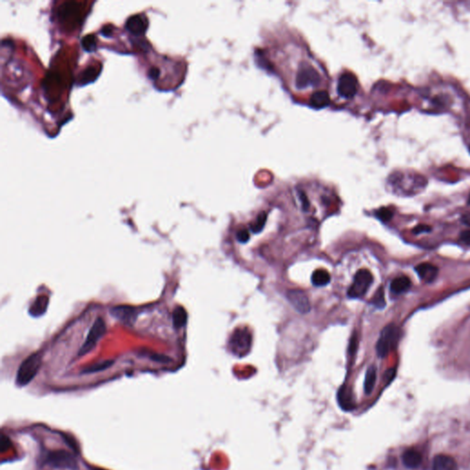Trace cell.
I'll return each instance as SVG.
<instances>
[{"mask_svg": "<svg viewBox=\"0 0 470 470\" xmlns=\"http://www.w3.org/2000/svg\"><path fill=\"white\" fill-rule=\"evenodd\" d=\"M41 366L42 356L40 354L34 352L28 356L19 366L16 376V384L19 387H25L30 384L37 375Z\"/></svg>", "mask_w": 470, "mask_h": 470, "instance_id": "1", "label": "cell"}, {"mask_svg": "<svg viewBox=\"0 0 470 470\" xmlns=\"http://www.w3.org/2000/svg\"><path fill=\"white\" fill-rule=\"evenodd\" d=\"M321 81L320 71L309 63H301L298 67L295 85L298 90H308L319 86Z\"/></svg>", "mask_w": 470, "mask_h": 470, "instance_id": "2", "label": "cell"}, {"mask_svg": "<svg viewBox=\"0 0 470 470\" xmlns=\"http://www.w3.org/2000/svg\"><path fill=\"white\" fill-rule=\"evenodd\" d=\"M400 338V329L394 324L386 325L381 331L379 338L376 344V355L384 358L395 348Z\"/></svg>", "mask_w": 470, "mask_h": 470, "instance_id": "3", "label": "cell"}, {"mask_svg": "<svg viewBox=\"0 0 470 470\" xmlns=\"http://www.w3.org/2000/svg\"><path fill=\"white\" fill-rule=\"evenodd\" d=\"M374 278L369 270L365 268L358 270L354 277L352 285L348 288L347 296L351 299L361 298L371 287Z\"/></svg>", "mask_w": 470, "mask_h": 470, "instance_id": "4", "label": "cell"}, {"mask_svg": "<svg viewBox=\"0 0 470 470\" xmlns=\"http://www.w3.org/2000/svg\"><path fill=\"white\" fill-rule=\"evenodd\" d=\"M230 349L236 356L243 357L249 352L252 346V335L246 328H238L231 334L230 339Z\"/></svg>", "mask_w": 470, "mask_h": 470, "instance_id": "5", "label": "cell"}, {"mask_svg": "<svg viewBox=\"0 0 470 470\" xmlns=\"http://www.w3.org/2000/svg\"><path fill=\"white\" fill-rule=\"evenodd\" d=\"M106 331H107V326H106L105 320L101 318L96 320L92 327L90 328L89 335L85 339V343H83V345L81 346L77 357H83L85 354L92 351L99 340L103 337L104 334H106Z\"/></svg>", "mask_w": 470, "mask_h": 470, "instance_id": "6", "label": "cell"}, {"mask_svg": "<svg viewBox=\"0 0 470 470\" xmlns=\"http://www.w3.org/2000/svg\"><path fill=\"white\" fill-rule=\"evenodd\" d=\"M46 463L53 467L62 469L75 470L77 468V462L69 452L66 450L50 451L46 455Z\"/></svg>", "mask_w": 470, "mask_h": 470, "instance_id": "7", "label": "cell"}, {"mask_svg": "<svg viewBox=\"0 0 470 470\" xmlns=\"http://www.w3.org/2000/svg\"><path fill=\"white\" fill-rule=\"evenodd\" d=\"M358 82L357 76L352 73H343L337 82V93L341 98L352 99L358 92Z\"/></svg>", "mask_w": 470, "mask_h": 470, "instance_id": "8", "label": "cell"}, {"mask_svg": "<svg viewBox=\"0 0 470 470\" xmlns=\"http://www.w3.org/2000/svg\"><path fill=\"white\" fill-rule=\"evenodd\" d=\"M287 301L293 308L301 314L310 312L311 310L309 297L301 289H290L287 292Z\"/></svg>", "mask_w": 470, "mask_h": 470, "instance_id": "9", "label": "cell"}, {"mask_svg": "<svg viewBox=\"0 0 470 470\" xmlns=\"http://www.w3.org/2000/svg\"><path fill=\"white\" fill-rule=\"evenodd\" d=\"M125 28L129 33L135 36L142 35L145 33L146 30L148 28L147 18L144 15H133L127 19Z\"/></svg>", "mask_w": 470, "mask_h": 470, "instance_id": "10", "label": "cell"}, {"mask_svg": "<svg viewBox=\"0 0 470 470\" xmlns=\"http://www.w3.org/2000/svg\"><path fill=\"white\" fill-rule=\"evenodd\" d=\"M110 313L118 320L124 321L125 324H132V320L136 319L137 312L134 308L131 306H116L110 310Z\"/></svg>", "mask_w": 470, "mask_h": 470, "instance_id": "11", "label": "cell"}, {"mask_svg": "<svg viewBox=\"0 0 470 470\" xmlns=\"http://www.w3.org/2000/svg\"><path fill=\"white\" fill-rule=\"evenodd\" d=\"M419 278L426 283L433 282L438 275V268L431 263H422L415 267Z\"/></svg>", "mask_w": 470, "mask_h": 470, "instance_id": "12", "label": "cell"}, {"mask_svg": "<svg viewBox=\"0 0 470 470\" xmlns=\"http://www.w3.org/2000/svg\"><path fill=\"white\" fill-rule=\"evenodd\" d=\"M433 470H457V464L452 456L437 455L433 458Z\"/></svg>", "mask_w": 470, "mask_h": 470, "instance_id": "13", "label": "cell"}, {"mask_svg": "<svg viewBox=\"0 0 470 470\" xmlns=\"http://www.w3.org/2000/svg\"><path fill=\"white\" fill-rule=\"evenodd\" d=\"M423 461V456L420 452L415 449H408L402 455V462L408 468H417Z\"/></svg>", "mask_w": 470, "mask_h": 470, "instance_id": "14", "label": "cell"}, {"mask_svg": "<svg viewBox=\"0 0 470 470\" xmlns=\"http://www.w3.org/2000/svg\"><path fill=\"white\" fill-rule=\"evenodd\" d=\"M48 305H49V298L47 296H44V295H41V296L38 297L37 299L32 304L30 310H28V313L33 317H35V318L36 317H41L46 312Z\"/></svg>", "mask_w": 470, "mask_h": 470, "instance_id": "15", "label": "cell"}, {"mask_svg": "<svg viewBox=\"0 0 470 470\" xmlns=\"http://www.w3.org/2000/svg\"><path fill=\"white\" fill-rule=\"evenodd\" d=\"M330 103V96L326 90H316L310 98V105L314 108H325Z\"/></svg>", "mask_w": 470, "mask_h": 470, "instance_id": "16", "label": "cell"}, {"mask_svg": "<svg viewBox=\"0 0 470 470\" xmlns=\"http://www.w3.org/2000/svg\"><path fill=\"white\" fill-rule=\"evenodd\" d=\"M412 286L410 279L408 277H399L396 278L390 283V291L397 295L403 294L405 292L409 290V287Z\"/></svg>", "mask_w": 470, "mask_h": 470, "instance_id": "17", "label": "cell"}, {"mask_svg": "<svg viewBox=\"0 0 470 470\" xmlns=\"http://www.w3.org/2000/svg\"><path fill=\"white\" fill-rule=\"evenodd\" d=\"M331 281V276L329 272L325 269H317L312 273L311 276V282L316 287H325L327 286Z\"/></svg>", "mask_w": 470, "mask_h": 470, "instance_id": "18", "label": "cell"}, {"mask_svg": "<svg viewBox=\"0 0 470 470\" xmlns=\"http://www.w3.org/2000/svg\"><path fill=\"white\" fill-rule=\"evenodd\" d=\"M188 321V313L182 306H178L173 311V325L175 329H180Z\"/></svg>", "mask_w": 470, "mask_h": 470, "instance_id": "19", "label": "cell"}, {"mask_svg": "<svg viewBox=\"0 0 470 470\" xmlns=\"http://www.w3.org/2000/svg\"><path fill=\"white\" fill-rule=\"evenodd\" d=\"M376 380V367L375 366H371L368 367V369L366 373V377H365V383H364V389L365 392L367 394H370L372 390L375 387Z\"/></svg>", "mask_w": 470, "mask_h": 470, "instance_id": "20", "label": "cell"}, {"mask_svg": "<svg viewBox=\"0 0 470 470\" xmlns=\"http://www.w3.org/2000/svg\"><path fill=\"white\" fill-rule=\"evenodd\" d=\"M113 364H114L113 360H106L103 362L98 363V364H95V365H92L90 367H86L85 369L82 371V373L83 374H93V373H97V372L103 371V370H106V369H108L111 366H113Z\"/></svg>", "mask_w": 470, "mask_h": 470, "instance_id": "21", "label": "cell"}, {"mask_svg": "<svg viewBox=\"0 0 470 470\" xmlns=\"http://www.w3.org/2000/svg\"><path fill=\"white\" fill-rule=\"evenodd\" d=\"M267 219H268V215L267 213L265 212H262L260 214H259L256 220L254 221V223L251 225V230L254 232V233H258L261 230H263V227L266 225V222H267Z\"/></svg>", "mask_w": 470, "mask_h": 470, "instance_id": "22", "label": "cell"}, {"mask_svg": "<svg viewBox=\"0 0 470 470\" xmlns=\"http://www.w3.org/2000/svg\"><path fill=\"white\" fill-rule=\"evenodd\" d=\"M371 303L373 305L378 308V309H383L386 306V301H385V293H384V289L383 287H379L377 290H376L375 295L373 297L372 299Z\"/></svg>", "mask_w": 470, "mask_h": 470, "instance_id": "23", "label": "cell"}, {"mask_svg": "<svg viewBox=\"0 0 470 470\" xmlns=\"http://www.w3.org/2000/svg\"><path fill=\"white\" fill-rule=\"evenodd\" d=\"M376 216L381 221L388 222L393 217V211L390 210V208H381L378 211H376Z\"/></svg>", "mask_w": 470, "mask_h": 470, "instance_id": "24", "label": "cell"}, {"mask_svg": "<svg viewBox=\"0 0 470 470\" xmlns=\"http://www.w3.org/2000/svg\"><path fill=\"white\" fill-rule=\"evenodd\" d=\"M96 38L93 35H86L82 40V46L86 52H93L96 49Z\"/></svg>", "mask_w": 470, "mask_h": 470, "instance_id": "25", "label": "cell"}, {"mask_svg": "<svg viewBox=\"0 0 470 470\" xmlns=\"http://www.w3.org/2000/svg\"><path fill=\"white\" fill-rule=\"evenodd\" d=\"M236 238H237V240L239 241L242 244H245V243H247V242L249 241V231L246 230V229H242V230H238V231H237V234H236Z\"/></svg>", "mask_w": 470, "mask_h": 470, "instance_id": "26", "label": "cell"}, {"mask_svg": "<svg viewBox=\"0 0 470 470\" xmlns=\"http://www.w3.org/2000/svg\"><path fill=\"white\" fill-rule=\"evenodd\" d=\"M430 230H431L430 226L425 225V224H419V225L414 227L413 232H414V234H422V233L429 232Z\"/></svg>", "mask_w": 470, "mask_h": 470, "instance_id": "27", "label": "cell"}, {"mask_svg": "<svg viewBox=\"0 0 470 470\" xmlns=\"http://www.w3.org/2000/svg\"><path fill=\"white\" fill-rule=\"evenodd\" d=\"M358 350V337L357 335H352L351 339H350V343H349V347H348V351L351 354V355H354L356 351Z\"/></svg>", "mask_w": 470, "mask_h": 470, "instance_id": "28", "label": "cell"}, {"mask_svg": "<svg viewBox=\"0 0 470 470\" xmlns=\"http://www.w3.org/2000/svg\"><path fill=\"white\" fill-rule=\"evenodd\" d=\"M459 240L464 245H469L470 246V230H465V231L461 232Z\"/></svg>", "mask_w": 470, "mask_h": 470, "instance_id": "29", "label": "cell"}, {"mask_svg": "<svg viewBox=\"0 0 470 470\" xmlns=\"http://www.w3.org/2000/svg\"><path fill=\"white\" fill-rule=\"evenodd\" d=\"M10 447H11V442H10V438L7 437L3 434L1 437V451H7Z\"/></svg>", "mask_w": 470, "mask_h": 470, "instance_id": "30", "label": "cell"}, {"mask_svg": "<svg viewBox=\"0 0 470 470\" xmlns=\"http://www.w3.org/2000/svg\"><path fill=\"white\" fill-rule=\"evenodd\" d=\"M461 221L465 225L470 226V212H465V214H463L461 217Z\"/></svg>", "mask_w": 470, "mask_h": 470, "instance_id": "31", "label": "cell"}, {"mask_svg": "<svg viewBox=\"0 0 470 470\" xmlns=\"http://www.w3.org/2000/svg\"><path fill=\"white\" fill-rule=\"evenodd\" d=\"M467 204H468V205H470V195H469V197H468V200H467Z\"/></svg>", "mask_w": 470, "mask_h": 470, "instance_id": "32", "label": "cell"}, {"mask_svg": "<svg viewBox=\"0 0 470 470\" xmlns=\"http://www.w3.org/2000/svg\"><path fill=\"white\" fill-rule=\"evenodd\" d=\"M469 151H470V146H469Z\"/></svg>", "mask_w": 470, "mask_h": 470, "instance_id": "33", "label": "cell"}]
</instances>
